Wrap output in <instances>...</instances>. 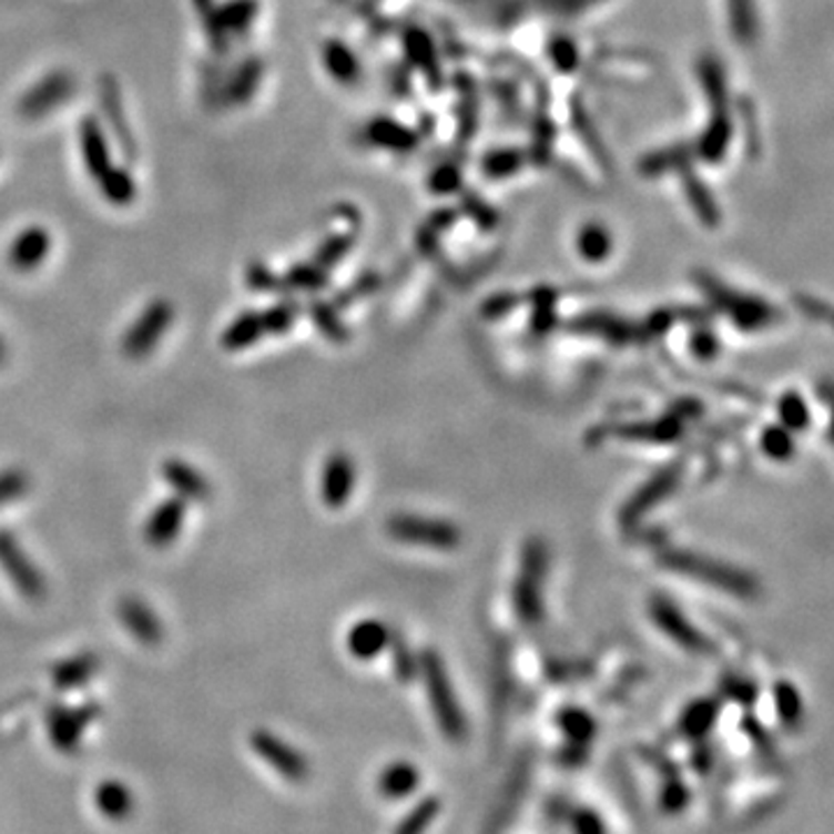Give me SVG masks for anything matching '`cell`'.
Returning <instances> with one entry per match:
<instances>
[{
	"label": "cell",
	"mask_w": 834,
	"mask_h": 834,
	"mask_svg": "<svg viewBox=\"0 0 834 834\" xmlns=\"http://www.w3.org/2000/svg\"><path fill=\"white\" fill-rule=\"evenodd\" d=\"M661 566H665L674 572H680L682 578H691L695 582L710 584V587L721 589V591L735 596V598H744V601H751V598H755L761 591L759 582H755L751 572H746V570H742L733 563L716 561L712 557H702V555H695V552L670 550L661 557Z\"/></svg>",
	"instance_id": "6da1fadb"
},
{
	"label": "cell",
	"mask_w": 834,
	"mask_h": 834,
	"mask_svg": "<svg viewBox=\"0 0 834 834\" xmlns=\"http://www.w3.org/2000/svg\"><path fill=\"white\" fill-rule=\"evenodd\" d=\"M547 568H550V547L540 536H531L521 550V563L512 587L515 614L529 626L545 619Z\"/></svg>",
	"instance_id": "7a4b0ae2"
},
{
	"label": "cell",
	"mask_w": 834,
	"mask_h": 834,
	"mask_svg": "<svg viewBox=\"0 0 834 834\" xmlns=\"http://www.w3.org/2000/svg\"><path fill=\"white\" fill-rule=\"evenodd\" d=\"M417 668H420L423 672V680H425L440 733L450 738L452 742H461L466 738V719L459 710V702L452 691L446 663H443V659L434 649H427L423 651V657H417Z\"/></svg>",
	"instance_id": "3957f363"
},
{
	"label": "cell",
	"mask_w": 834,
	"mask_h": 834,
	"mask_svg": "<svg viewBox=\"0 0 834 834\" xmlns=\"http://www.w3.org/2000/svg\"><path fill=\"white\" fill-rule=\"evenodd\" d=\"M693 281L698 288L708 295L710 302H714L721 311L728 313L730 321H733L740 329L755 332V329L774 325L781 318V313L770 302L728 288L725 283L716 281L708 272H695Z\"/></svg>",
	"instance_id": "277c9868"
},
{
	"label": "cell",
	"mask_w": 834,
	"mask_h": 834,
	"mask_svg": "<svg viewBox=\"0 0 834 834\" xmlns=\"http://www.w3.org/2000/svg\"><path fill=\"white\" fill-rule=\"evenodd\" d=\"M387 533L399 542L431 547V550H455L461 542V533L452 521L406 512H397L387 519Z\"/></svg>",
	"instance_id": "5b68a950"
},
{
	"label": "cell",
	"mask_w": 834,
	"mask_h": 834,
	"mask_svg": "<svg viewBox=\"0 0 834 834\" xmlns=\"http://www.w3.org/2000/svg\"><path fill=\"white\" fill-rule=\"evenodd\" d=\"M0 568L6 570L12 587L31 603H42L47 598V580L33 563L29 552L8 529H0Z\"/></svg>",
	"instance_id": "8992f818"
},
{
	"label": "cell",
	"mask_w": 834,
	"mask_h": 834,
	"mask_svg": "<svg viewBox=\"0 0 834 834\" xmlns=\"http://www.w3.org/2000/svg\"><path fill=\"white\" fill-rule=\"evenodd\" d=\"M174 323V306L165 299H155L151 302L142 313L140 318L128 327L121 342V350L128 359H144L149 357L155 346L161 344V338Z\"/></svg>",
	"instance_id": "52a82bcc"
},
{
	"label": "cell",
	"mask_w": 834,
	"mask_h": 834,
	"mask_svg": "<svg viewBox=\"0 0 834 834\" xmlns=\"http://www.w3.org/2000/svg\"><path fill=\"white\" fill-rule=\"evenodd\" d=\"M649 617L674 644L691 651V654H714V642L693 626L686 614L677 608L670 598L657 593L649 598Z\"/></svg>",
	"instance_id": "ba28073f"
},
{
	"label": "cell",
	"mask_w": 834,
	"mask_h": 834,
	"mask_svg": "<svg viewBox=\"0 0 834 834\" xmlns=\"http://www.w3.org/2000/svg\"><path fill=\"white\" fill-rule=\"evenodd\" d=\"M682 474H684V464H682V459H674V461H670L668 466H663L661 471H657L654 476H651V478H649V480H647V482L633 494V497L623 504V508H621V512H619L621 525H623L626 529H629V527L633 529L647 512H651V510H654L665 497H670V494L677 489V485H680Z\"/></svg>",
	"instance_id": "9c48e42d"
},
{
	"label": "cell",
	"mask_w": 834,
	"mask_h": 834,
	"mask_svg": "<svg viewBox=\"0 0 834 834\" xmlns=\"http://www.w3.org/2000/svg\"><path fill=\"white\" fill-rule=\"evenodd\" d=\"M568 329L576 332V334L603 338V342L614 344V346H623V344L647 338L642 325H638L633 321H626L621 316H614V313H603V311L582 313L580 318L570 321Z\"/></svg>",
	"instance_id": "30bf717a"
},
{
	"label": "cell",
	"mask_w": 834,
	"mask_h": 834,
	"mask_svg": "<svg viewBox=\"0 0 834 834\" xmlns=\"http://www.w3.org/2000/svg\"><path fill=\"white\" fill-rule=\"evenodd\" d=\"M355 480H357V468L355 461L346 452H332L323 466V478H321V497L327 508H344L353 491H355Z\"/></svg>",
	"instance_id": "8fae6325"
},
{
	"label": "cell",
	"mask_w": 834,
	"mask_h": 834,
	"mask_svg": "<svg viewBox=\"0 0 834 834\" xmlns=\"http://www.w3.org/2000/svg\"><path fill=\"white\" fill-rule=\"evenodd\" d=\"M72 89H74V80L68 72H51L19 100V112L26 119L44 116L54 108H59L61 102H65Z\"/></svg>",
	"instance_id": "7c38bea8"
},
{
	"label": "cell",
	"mask_w": 834,
	"mask_h": 834,
	"mask_svg": "<svg viewBox=\"0 0 834 834\" xmlns=\"http://www.w3.org/2000/svg\"><path fill=\"white\" fill-rule=\"evenodd\" d=\"M186 521V501L184 499H165L153 508L144 525V540L153 550H165V547L174 545L181 529Z\"/></svg>",
	"instance_id": "4fadbf2b"
},
{
	"label": "cell",
	"mask_w": 834,
	"mask_h": 834,
	"mask_svg": "<svg viewBox=\"0 0 834 834\" xmlns=\"http://www.w3.org/2000/svg\"><path fill=\"white\" fill-rule=\"evenodd\" d=\"M119 619L121 623L125 626V631L133 635L140 644H146V647H153V644H161L163 640V623L159 619V614H155L142 598L138 596H123L119 601Z\"/></svg>",
	"instance_id": "5bb4252c"
},
{
	"label": "cell",
	"mask_w": 834,
	"mask_h": 834,
	"mask_svg": "<svg viewBox=\"0 0 834 834\" xmlns=\"http://www.w3.org/2000/svg\"><path fill=\"white\" fill-rule=\"evenodd\" d=\"M161 476L174 489L179 499L191 504H204L212 499V482L184 459H165Z\"/></svg>",
	"instance_id": "9a60e30c"
},
{
	"label": "cell",
	"mask_w": 834,
	"mask_h": 834,
	"mask_svg": "<svg viewBox=\"0 0 834 834\" xmlns=\"http://www.w3.org/2000/svg\"><path fill=\"white\" fill-rule=\"evenodd\" d=\"M389 640H393V633H389L380 619H362L348 631L346 647L350 657L359 661H372L389 647Z\"/></svg>",
	"instance_id": "2e32d148"
},
{
	"label": "cell",
	"mask_w": 834,
	"mask_h": 834,
	"mask_svg": "<svg viewBox=\"0 0 834 834\" xmlns=\"http://www.w3.org/2000/svg\"><path fill=\"white\" fill-rule=\"evenodd\" d=\"M49 248H51V237L44 227L23 230L10 246V253H8L10 267L17 272H33L44 263Z\"/></svg>",
	"instance_id": "e0dca14e"
},
{
	"label": "cell",
	"mask_w": 834,
	"mask_h": 834,
	"mask_svg": "<svg viewBox=\"0 0 834 834\" xmlns=\"http://www.w3.org/2000/svg\"><path fill=\"white\" fill-rule=\"evenodd\" d=\"M364 138L378 149L397 151V153H410L415 151L417 142H420V138H417L413 128L387 116H376L374 121H369L367 128H364Z\"/></svg>",
	"instance_id": "ac0fdd59"
},
{
	"label": "cell",
	"mask_w": 834,
	"mask_h": 834,
	"mask_svg": "<svg viewBox=\"0 0 834 834\" xmlns=\"http://www.w3.org/2000/svg\"><path fill=\"white\" fill-rule=\"evenodd\" d=\"M730 140H733V121H730V112H712V119L708 128L702 130L693 151L705 163H721L728 153Z\"/></svg>",
	"instance_id": "d6986e66"
},
{
	"label": "cell",
	"mask_w": 834,
	"mask_h": 834,
	"mask_svg": "<svg viewBox=\"0 0 834 834\" xmlns=\"http://www.w3.org/2000/svg\"><path fill=\"white\" fill-rule=\"evenodd\" d=\"M323 63L334 82L350 87L359 80L362 63L355 51L342 40H327L323 47Z\"/></svg>",
	"instance_id": "ffe728a7"
},
{
	"label": "cell",
	"mask_w": 834,
	"mask_h": 834,
	"mask_svg": "<svg viewBox=\"0 0 834 834\" xmlns=\"http://www.w3.org/2000/svg\"><path fill=\"white\" fill-rule=\"evenodd\" d=\"M404 51H406V59L417 70L425 72V77L434 87H440V68H438L436 47L423 29H415L413 26V29L404 33Z\"/></svg>",
	"instance_id": "44dd1931"
},
{
	"label": "cell",
	"mask_w": 834,
	"mask_h": 834,
	"mask_svg": "<svg viewBox=\"0 0 834 834\" xmlns=\"http://www.w3.org/2000/svg\"><path fill=\"white\" fill-rule=\"evenodd\" d=\"M680 174H682L684 193H686V197H689V202H691V208H693V214L698 216V221H700L702 225H705V227H716L719 221H721V212H719L716 200H714V195L710 193V189H708L705 181H702V179L691 170V165L682 167Z\"/></svg>",
	"instance_id": "7402d4cb"
},
{
	"label": "cell",
	"mask_w": 834,
	"mask_h": 834,
	"mask_svg": "<svg viewBox=\"0 0 834 834\" xmlns=\"http://www.w3.org/2000/svg\"><path fill=\"white\" fill-rule=\"evenodd\" d=\"M80 140H82V155H84L89 174L95 179L108 174L112 170V155H110L108 140H104L98 121L84 119L82 130H80Z\"/></svg>",
	"instance_id": "603a6c76"
},
{
	"label": "cell",
	"mask_w": 834,
	"mask_h": 834,
	"mask_svg": "<svg viewBox=\"0 0 834 834\" xmlns=\"http://www.w3.org/2000/svg\"><path fill=\"white\" fill-rule=\"evenodd\" d=\"M617 434L621 438H631V440H642V443H659V446H665V443H672L682 436V420L677 415H663L659 420L651 423H629L617 427Z\"/></svg>",
	"instance_id": "cb8c5ba5"
},
{
	"label": "cell",
	"mask_w": 834,
	"mask_h": 834,
	"mask_svg": "<svg viewBox=\"0 0 834 834\" xmlns=\"http://www.w3.org/2000/svg\"><path fill=\"white\" fill-rule=\"evenodd\" d=\"M267 334L263 323V311H246L234 318L221 336V344L225 350H244Z\"/></svg>",
	"instance_id": "d4e9b609"
},
{
	"label": "cell",
	"mask_w": 834,
	"mask_h": 834,
	"mask_svg": "<svg viewBox=\"0 0 834 834\" xmlns=\"http://www.w3.org/2000/svg\"><path fill=\"white\" fill-rule=\"evenodd\" d=\"M100 100H102L104 116H108V121H110V125L114 130V135H116V142L123 146L128 159H130V155H133V159H135V140H133V135H130V130H128L121 93H119L114 80H110V77H104V80H102V98Z\"/></svg>",
	"instance_id": "484cf974"
},
{
	"label": "cell",
	"mask_w": 834,
	"mask_h": 834,
	"mask_svg": "<svg viewBox=\"0 0 834 834\" xmlns=\"http://www.w3.org/2000/svg\"><path fill=\"white\" fill-rule=\"evenodd\" d=\"M100 659L91 651H82V654L68 657L65 661L57 663L54 670H51V680L59 689H80L87 684L91 677L98 672Z\"/></svg>",
	"instance_id": "4316f807"
},
{
	"label": "cell",
	"mask_w": 834,
	"mask_h": 834,
	"mask_svg": "<svg viewBox=\"0 0 834 834\" xmlns=\"http://www.w3.org/2000/svg\"><path fill=\"white\" fill-rule=\"evenodd\" d=\"M698 82L705 91L712 112H728V87L723 65L714 57H702L698 61Z\"/></svg>",
	"instance_id": "83f0119b"
},
{
	"label": "cell",
	"mask_w": 834,
	"mask_h": 834,
	"mask_svg": "<svg viewBox=\"0 0 834 834\" xmlns=\"http://www.w3.org/2000/svg\"><path fill=\"white\" fill-rule=\"evenodd\" d=\"M728 23L738 44H753L759 38V14L753 0H728Z\"/></svg>",
	"instance_id": "f1b7e54d"
},
{
	"label": "cell",
	"mask_w": 834,
	"mask_h": 834,
	"mask_svg": "<svg viewBox=\"0 0 834 834\" xmlns=\"http://www.w3.org/2000/svg\"><path fill=\"white\" fill-rule=\"evenodd\" d=\"M716 716H719V702L716 700H712V698L695 700L684 710V714L680 719V730L686 738L700 740V738H705L710 733Z\"/></svg>",
	"instance_id": "f546056e"
},
{
	"label": "cell",
	"mask_w": 834,
	"mask_h": 834,
	"mask_svg": "<svg viewBox=\"0 0 834 834\" xmlns=\"http://www.w3.org/2000/svg\"><path fill=\"white\" fill-rule=\"evenodd\" d=\"M614 251L612 232L601 223H589L578 232V253L587 260V263L596 265Z\"/></svg>",
	"instance_id": "4dcf8cb0"
},
{
	"label": "cell",
	"mask_w": 834,
	"mask_h": 834,
	"mask_svg": "<svg viewBox=\"0 0 834 834\" xmlns=\"http://www.w3.org/2000/svg\"><path fill=\"white\" fill-rule=\"evenodd\" d=\"M691 151L693 149L680 144V146H670V149L647 153L644 159L640 161L638 170H640L642 176H659V174H665V172H680L682 167L691 165Z\"/></svg>",
	"instance_id": "1f68e13d"
},
{
	"label": "cell",
	"mask_w": 834,
	"mask_h": 834,
	"mask_svg": "<svg viewBox=\"0 0 834 834\" xmlns=\"http://www.w3.org/2000/svg\"><path fill=\"white\" fill-rule=\"evenodd\" d=\"M263 72H265V65L263 61L257 59H248L240 70L237 74L232 77V82L227 87V93H225V100L230 104H242V102H248L257 89V84L263 82Z\"/></svg>",
	"instance_id": "d6a6232c"
},
{
	"label": "cell",
	"mask_w": 834,
	"mask_h": 834,
	"mask_svg": "<svg viewBox=\"0 0 834 834\" xmlns=\"http://www.w3.org/2000/svg\"><path fill=\"white\" fill-rule=\"evenodd\" d=\"M260 12L257 0H230L223 8H216L218 21L225 33H246Z\"/></svg>",
	"instance_id": "836d02e7"
},
{
	"label": "cell",
	"mask_w": 834,
	"mask_h": 834,
	"mask_svg": "<svg viewBox=\"0 0 834 834\" xmlns=\"http://www.w3.org/2000/svg\"><path fill=\"white\" fill-rule=\"evenodd\" d=\"M417 784H420V774L410 763H395L389 765L380 776V789L389 797H404L410 795Z\"/></svg>",
	"instance_id": "e575fe53"
},
{
	"label": "cell",
	"mask_w": 834,
	"mask_h": 834,
	"mask_svg": "<svg viewBox=\"0 0 834 834\" xmlns=\"http://www.w3.org/2000/svg\"><path fill=\"white\" fill-rule=\"evenodd\" d=\"M98 181H100L102 195L108 197L112 204H116V206L130 204V202L135 200V195H138L135 179L130 176V172H125V170L112 167L108 174H102Z\"/></svg>",
	"instance_id": "d590c367"
},
{
	"label": "cell",
	"mask_w": 834,
	"mask_h": 834,
	"mask_svg": "<svg viewBox=\"0 0 834 834\" xmlns=\"http://www.w3.org/2000/svg\"><path fill=\"white\" fill-rule=\"evenodd\" d=\"M776 413L781 427H786L789 431H804L812 423V413L810 406H806L804 397L800 393H786L776 404Z\"/></svg>",
	"instance_id": "8d00e7d4"
},
{
	"label": "cell",
	"mask_w": 834,
	"mask_h": 834,
	"mask_svg": "<svg viewBox=\"0 0 834 834\" xmlns=\"http://www.w3.org/2000/svg\"><path fill=\"white\" fill-rule=\"evenodd\" d=\"M308 313H311L313 325H316L321 329V334L325 338H329V342H334V344L348 342V336H350L348 327L342 323V318L336 316V308L332 304H327V302H313L311 308H308Z\"/></svg>",
	"instance_id": "74e56055"
},
{
	"label": "cell",
	"mask_w": 834,
	"mask_h": 834,
	"mask_svg": "<svg viewBox=\"0 0 834 834\" xmlns=\"http://www.w3.org/2000/svg\"><path fill=\"white\" fill-rule=\"evenodd\" d=\"M557 723L572 744H587L596 735V721L580 708L561 710Z\"/></svg>",
	"instance_id": "f35d334b"
},
{
	"label": "cell",
	"mask_w": 834,
	"mask_h": 834,
	"mask_svg": "<svg viewBox=\"0 0 834 834\" xmlns=\"http://www.w3.org/2000/svg\"><path fill=\"white\" fill-rule=\"evenodd\" d=\"M525 165V153L515 149H494L482 159V172L489 179H508Z\"/></svg>",
	"instance_id": "ab89813d"
},
{
	"label": "cell",
	"mask_w": 834,
	"mask_h": 834,
	"mask_svg": "<svg viewBox=\"0 0 834 834\" xmlns=\"http://www.w3.org/2000/svg\"><path fill=\"white\" fill-rule=\"evenodd\" d=\"M255 746H257L260 751H263L272 763L281 765L285 772L299 774V772L304 770V763H302L299 755H297L293 749L285 746L281 740H276V738H272V735H267V733L255 735Z\"/></svg>",
	"instance_id": "60d3db41"
},
{
	"label": "cell",
	"mask_w": 834,
	"mask_h": 834,
	"mask_svg": "<svg viewBox=\"0 0 834 834\" xmlns=\"http://www.w3.org/2000/svg\"><path fill=\"white\" fill-rule=\"evenodd\" d=\"M772 695H774L776 714L781 716V721H784L786 725H797L802 721V712H804L800 691L791 682H776Z\"/></svg>",
	"instance_id": "b9f144b4"
},
{
	"label": "cell",
	"mask_w": 834,
	"mask_h": 834,
	"mask_svg": "<svg viewBox=\"0 0 834 834\" xmlns=\"http://www.w3.org/2000/svg\"><path fill=\"white\" fill-rule=\"evenodd\" d=\"M761 450L774 459V461H786L795 455V440H793V431H789L786 427L781 425H770L763 434H761Z\"/></svg>",
	"instance_id": "7bdbcfd3"
},
{
	"label": "cell",
	"mask_w": 834,
	"mask_h": 834,
	"mask_svg": "<svg viewBox=\"0 0 834 834\" xmlns=\"http://www.w3.org/2000/svg\"><path fill=\"white\" fill-rule=\"evenodd\" d=\"M440 810V802L436 797H427L404 818V823L397 827L395 834H425L429 825L436 821Z\"/></svg>",
	"instance_id": "ee69618b"
},
{
	"label": "cell",
	"mask_w": 834,
	"mask_h": 834,
	"mask_svg": "<svg viewBox=\"0 0 834 834\" xmlns=\"http://www.w3.org/2000/svg\"><path fill=\"white\" fill-rule=\"evenodd\" d=\"M547 57H550L552 65L559 72H572L580 65V49L578 44L568 40L566 35H557L550 47H547Z\"/></svg>",
	"instance_id": "f6af8a7d"
},
{
	"label": "cell",
	"mask_w": 834,
	"mask_h": 834,
	"mask_svg": "<svg viewBox=\"0 0 834 834\" xmlns=\"http://www.w3.org/2000/svg\"><path fill=\"white\" fill-rule=\"evenodd\" d=\"M281 283L293 285V288H302V291H321L327 285V272L323 267H318L316 263L297 265L288 272V276H285Z\"/></svg>",
	"instance_id": "bcb514c9"
},
{
	"label": "cell",
	"mask_w": 834,
	"mask_h": 834,
	"mask_svg": "<svg viewBox=\"0 0 834 834\" xmlns=\"http://www.w3.org/2000/svg\"><path fill=\"white\" fill-rule=\"evenodd\" d=\"M299 316V306L295 302H281L267 311H263V323L267 334H283L288 332Z\"/></svg>",
	"instance_id": "7dc6e473"
},
{
	"label": "cell",
	"mask_w": 834,
	"mask_h": 834,
	"mask_svg": "<svg viewBox=\"0 0 834 834\" xmlns=\"http://www.w3.org/2000/svg\"><path fill=\"white\" fill-rule=\"evenodd\" d=\"M31 487V478L26 476L19 468H8V471H0V508L21 499L26 491Z\"/></svg>",
	"instance_id": "c3c4849f"
},
{
	"label": "cell",
	"mask_w": 834,
	"mask_h": 834,
	"mask_svg": "<svg viewBox=\"0 0 834 834\" xmlns=\"http://www.w3.org/2000/svg\"><path fill=\"white\" fill-rule=\"evenodd\" d=\"M389 649H393V661H395V672L399 677V682L415 680V674L420 672V668H417V657L413 654L410 647L401 638L393 635V640H389Z\"/></svg>",
	"instance_id": "681fc988"
},
{
	"label": "cell",
	"mask_w": 834,
	"mask_h": 834,
	"mask_svg": "<svg viewBox=\"0 0 834 834\" xmlns=\"http://www.w3.org/2000/svg\"><path fill=\"white\" fill-rule=\"evenodd\" d=\"M429 186L438 195H450L461 189V172L452 163H443L438 165L431 176H429Z\"/></svg>",
	"instance_id": "f907efd6"
},
{
	"label": "cell",
	"mask_w": 834,
	"mask_h": 834,
	"mask_svg": "<svg viewBox=\"0 0 834 834\" xmlns=\"http://www.w3.org/2000/svg\"><path fill=\"white\" fill-rule=\"evenodd\" d=\"M350 248H353V237H350V234H346V237H329V240L318 248L316 260H313V263H316V265L323 267V269L334 267V265L338 263V260H342Z\"/></svg>",
	"instance_id": "816d5d0a"
},
{
	"label": "cell",
	"mask_w": 834,
	"mask_h": 834,
	"mask_svg": "<svg viewBox=\"0 0 834 834\" xmlns=\"http://www.w3.org/2000/svg\"><path fill=\"white\" fill-rule=\"evenodd\" d=\"M691 350L698 359L710 362L719 355V338L714 336L712 329H695L691 336Z\"/></svg>",
	"instance_id": "f5cc1de1"
},
{
	"label": "cell",
	"mask_w": 834,
	"mask_h": 834,
	"mask_svg": "<svg viewBox=\"0 0 834 834\" xmlns=\"http://www.w3.org/2000/svg\"><path fill=\"white\" fill-rule=\"evenodd\" d=\"M466 214L471 216L482 230H491L494 225H497V212L485 202V200H478V197H468L466 200Z\"/></svg>",
	"instance_id": "db71d44e"
},
{
	"label": "cell",
	"mask_w": 834,
	"mask_h": 834,
	"mask_svg": "<svg viewBox=\"0 0 834 834\" xmlns=\"http://www.w3.org/2000/svg\"><path fill=\"white\" fill-rule=\"evenodd\" d=\"M248 285L253 291L269 293V291H276L278 285H283V283L263 263H253L248 267Z\"/></svg>",
	"instance_id": "11a10c76"
},
{
	"label": "cell",
	"mask_w": 834,
	"mask_h": 834,
	"mask_svg": "<svg viewBox=\"0 0 834 834\" xmlns=\"http://www.w3.org/2000/svg\"><path fill=\"white\" fill-rule=\"evenodd\" d=\"M378 285H380L378 274H364L355 285H350V288H346L342 295H338V304L346 306V304H350V302H355V299H359L364 295L374 293L378 288Z\"/></svg>",
	"instance_id": "9f6ffc18"
},
{
	"label": "cell",
	"mask_w": 834,
	"mask_h": 834,
	"mask_svg": "<svg viewBox=\"0 0 834 834\" xmlns=\"http://www.w3.org/2000/svg\"><path fill=\"white\" fill-rule=\"evenodd\" d=\"M519 302V295H494L482 304V313L485 318H504Z\"/></svg>",
	"instance_id": "6f0895ef"
},
{
	"label": "cell",
	"mask_w": 834,
	"mask_h": 834,
	"mask_svg": "<svg viewBox=\"0 0 834 834\" xmlns=\"http://www.w3.org/2000/svg\"><path fill=\"white\" fill-rule=\"evenodd\" d=\"M723 691L733 700L742 702V705H749V702L755 700V686L751 682H744V680H733V677L723 682Z\"/></svg>",
	"instance_id": "680465c9"
},
{
	"label": "cell",
	"mask_w": 834,
	"mask_h": 834,
	"mask_svg": "<svg viewBox=\"0 0 834 834\" xmlns=\"http://www.w3.org/2000/svg\"><path fill=\"white\" fill-rule=\"evenodd\" d=\"M578 832L580 834H606L603 825L598 823L596 814H589V812L580 814V818H578Z\"/></svg>",
	"instance_id": "91938a15"
},
{
	"label": "cell",
	"mask_w": 834,
	"mask_h": 834,
	"mask_svg": "<svg viewBox=\"0 0 834 834\" xmlns=\"http://www.w3.org/2000/svg\"><path fill=\"white\" fill-rule=\"evenodd\" d=\"M800 304H802L806 311H810V316H814V318H827V316H830V308H827L825 304L812 299V297H800Z\"/></svg>",
	"instance_id": "94428289"
},
{
	"label": "cell",
	"mask_w": 834,
	"mask_h": 834,
	"mask_svg": "<svg viewBox=\"0 0 834 834\" xmlns=\"http://www.w3.org/2000/svg\"><path fill=\"white\" fill-rule=\"evenodd\" d=\"M6 359H8V344H6V338L0 336V364H6Z\"/></svg>",
	"instance_id": "6125c7cd"
}]
</instances>
